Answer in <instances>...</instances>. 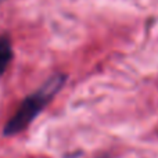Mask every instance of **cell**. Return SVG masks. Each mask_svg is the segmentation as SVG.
Instances as JSON below:
<instances>
[{
	"label": "cell",
	"instance_id": "6da1fadb",
	"mask_svg": "<svg viewBox=\"0 0 158 158\" xmlns=\"http://www.w3.org/2000/svg\"><path fill=\"white\" fill-rule=\"evenodd\" d=\"M65 79L67 77L64 74H57L47 79L40 86V89L28 96L18 107L15 114L4 125L3 135L14 136V135H18L22 131H25L32 123V121L42 112V110L47 106V103L57 94V92L65 83Z\"/></svg>",
	"mask_w": 158,
	"mask_h": 158
},
{
	"label": "cell",
	"instance_id": "7a4b0ae2",
	"mask_svg": "<svg viewBox=\"0 0 158 158\" xmlns=\"http://www.w3.org/2000/svg\"><path fill=\"white\" fill-rule=\"evenodd\" d=\"M11 60H13L11 42L7 36H2L0 38V77L4 74V71L7 69Z\"/></svg>",
	"mask_w": 158,
	"mask_h": 158
},
{
	"label": "cell",
	"instance_id": "3957f363",
	"mask_svg": "<svg viewBox=\"0 0 158 158\" xmlns=\"http://www.w3.org/2000/svg\"><path fill=\"white\" fill-rule=\"evenodd\" d=\"M0 2H2V0H0Z\"/></svg>",
	"mask_w": 158,
	"mask_h": 158
}]
</instances>
